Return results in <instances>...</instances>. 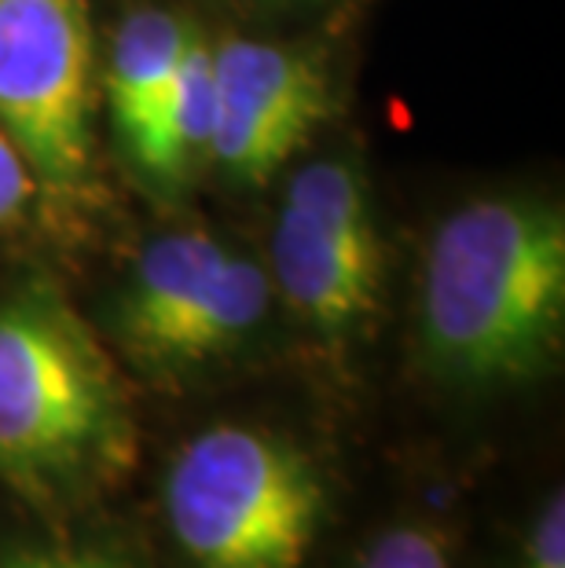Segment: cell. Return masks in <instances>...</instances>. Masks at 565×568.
I'll return each instance as SVG.
<instances>
[{
    "instance_id": "6da1fadb",
    "label": "cell",
    "mask_w": 565,
    "mask_h": 568,
    "mask_svg": "<svg viewBox=\"0 0 565 568\" xmlns=\"http://www.w3.org/2000/svg\"><path fill=\"white\" fill-rule=\"evenodd\" d=\"M565 326V221L558 205L492 195L460 205L430 239L418 297L423 353L460 389L536 378Z\"/></svg>"
},
{
    "instance_id": "7a4b0ae2",
    "label": "cell",
    "mask_w": 565,
    "mask_h": 568,
    "mask_svg": "<svg viewBox=\"0 0 565 568\" xmlns=\"http://www.w3.org/2000/svg\"><path fill=\"white\" fill-rule=\"evenodd\" d=\"M132 418L92 326L56 290L0 301V480L33 506H74L132 463Z\"/></svg>"
},
{
    "instance_id": "3957f363",
    "label": "cell",
    "mask_w": 565,
    "mask_h": 568,
    "mask_svg": "<svg viewBox=\"0 0 565 568\" xmlns=\"http://www.w3.org/2000/svg\"><path fill=\"white\" fill-rule=\"evenodd\" d=\"M165 525L191 568H305L327 491L316 463L254 426H210L176 452Z\"/></svg>"
},
{
    "instance_id": "277c9868",
    "label": "cell",
    "mask_w": 565,
    "mask_h": 568,
    "mask_svg": "<svg viewBox=\"0 0 565 568\" xmlns=\"http://www.w3.org/2000/svg\"><path fill=\"white\" fill-rule=\"evenodd\" d=\"M0 129L48 199L74 202L92 165L85 0H0Z\"/></svg>"
},
{
    "instance_id": "5b68a950",
    "label": "cell",
    "mask_w": 565,
    "mask_h": 568,
    "mask_svg": "<svg viewBox=\"0 0 565 568\" xmlns=\"http://www.w3.org/2000/svg\"><path fill=\"white\" fill-rule=\"evenodd\" d=\"M218 129L210 162L239 180H269L331 111L327 78L309 55L269 41L213 44Z\"/></svg>"
},
{
    "instance_id": "8992f818",
    "label": "cell",
    "mask_w": 565,
    "mask_h": 568,
    "mask_svg": "<svg viewBox=\"0 0 565 568\" xmlns=\"http://www.w3.org/2000/svg\"><path fill=\"white\" fill-rule=\"evenodd\" d=\"M228 253L206 232H180L154 239L140 253L129 283L118 294L114 334L140 367L170 374V356L184 323L210 283L218 280Z\"/></svg>"
},
{
    "instance_id": "52a82bcc",
    "label": "cell",
    "mask_w": 565,
    "mask_h": 568,
    "mask_svg": "<svg viewBox=\"0 0 565 568\" xmlns=\"http://www.w3.org/2000/svg\"><path fill=\"white\" fill-rule=\"evenodd\" d=\"M382 250L331 239L291 210L272 227V283L297 316L327 342H345L379 297Z\"/></svg>"
},
{
    "instance_id": "ba28073f",
    "label": "cell",
    "mask_w": 565,
    "mask_h": 568,
    "mask_svg": "<svg viewBox=\"0 0 565 568\" xmlns=\"http://www.w3.org/2000/svg\"><path fill=\"white\" fill-rule=\"evenodd\" d=\"M195 27L173 11L140 8L125 16L118 27V38L111 48V74H107V95H111L114 129L122 136V148L129 159L140 151L143 136L159 114V106L170 92V81L184 59Z\"/></svg>"
},
{
    "instance_id": "9c48e42d",
    "label": "cell",
    "mask_w": 565,
    "mask_h": 568,
    "mask_svg": "<svg viewBox=\"0 0 565 568\" xmlns=\"http://www.w3.org/2000/svg\"><path fill=\"white\" fill-rule=\"evenodd\" d=\"M213 129H218L213 44L195 33L132 162L159 184H176L199 162H210Z\"/></svg>"
},
{
    "instance_id": "30bf717a",
    "label": "cell",
    "mask_w": 565,
    "mask_h": 568,
    "mask_svg": "<svg viewBox=\"0 0 565 568\" xmlns=\"http://www.w3.org/2000/svg\"><path fill=\"white\" fill-rule=\"evenodd\" d=\"M269 297H272L269 275L254 261L228 253L218 280L210 283L206 297L199 301V308L191 312V320L176 337L170 374L202 367L210 359L228 356L235 345H243L261 326L264 312H269Z\"/></svg>"
},
{
    "instance_id": "8fae6325",
    "label": "cell",
    "mask_w": 565,
    "mask_h": 568,
    "mask_svg": "<svg viewBox=\"0 0 565 568\" xmlns=\"http://www.w3.org/2000/svg\"><path fill=\"white\" fill-rule=\"evenodd\" d=\"M283 210L302 216L316 232L342 239V243L379 250L375 216L364 191V180L349 162H312L291 180Z\"/></svg>"
},
{
    "instance_id": "7c38bea8",
    "label": "cell",
    "mask_w": 565,
    "mask_h": 568,
    "mask_svg": "<svg viewBox=\"0 0 565 568\" xmlns=\"http://www.w3.org/2000/svg\"><path fill=\"white\" fill-rule=\"evenodd\" d=\"M356 568H452V558L437 531L401 525L371 542Z\"/></svg>"
},
{
    "instance_id": "4fadbf2b",
    "label": "cell",
    "mask_w": 565,
    "mask_h": 568,
    "mask_svg": "<svg viewBox=\"0 0 565 568\" xmlns=\"http://www.w3.org/2000/svg\"><path fill=\"white\" fill-rule=\"evenodd\" d=\"M525 568H565V499L555 491L533 521L525 542Z\"/></svg>"
},
{
    "instance_id": "5bb4252c",
    "label": "cell",
    "mask_w": 565,
    "mask_h": 568,
    "mask_svg": "<svg viewBox=\"0 0 565 568\" xmlns=\"http://www.w3.org/2000/svg\"><path fill=\"white\" fill-rule=\"evenodd\" d=\"M33 195H38V184H33L27 162L16 151V143L4 136L0 129V227L16 224L22 213L30 210Z\"/></svg>"
},
{
    "instance_id": "9a60e30c",
    "label": "cell",
    "mask_w": 565,
    "mask_h": 568,
    "mask_svg": "<svg viewBox=\"0 0 565 568\" xmlns=\"http://www.w3.org/2000/svg\"><path fill=\"white\" fill-rule=\"evenodd\" d=\"M0 568H114L95 558H81V554H52V550H19L0 561Z\"/></svg>"
}]
</instances>
